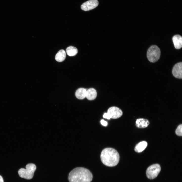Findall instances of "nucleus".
I'll use <instances>...</instances> for the list:
<instances>
[{
    "mask_svg": "<svg viewBox=\"0 0 182 182\" xmlns=\"http://www.w3.org/2000/svg\"><path fill=\"white\" fill-rule=\"evenodd\" d=\"M161 51L159 48L156 46L153 45L148 49L147 52V57L151 62H156L159 59Z\"/></svg>",
    "mask_w": 182,
    "mask_h": 182,
    "instance_id": "4",
    "label": "nucleus"
},
{
    "mask_svg": "<svg viewBox=\"0 0 182 182\" xmlns=\"http://www.w3.org/2000/svg\"><path fill=\"white\" fill-rule=\"evenodd\" d=\"M26 169L21 168L18 171L19 176L21 177L27 179H31L33 177L36 166L33 163H29L26 166Z\"/></svg>",
    "mask_w": 182,
    "mask_h": 182,
    "instance_id": "3",
    "label": "nucleus"
},
{
    "mask_svg": "<svg viewBox=\"0 0 182 182\" xmlns=\"http://www.w3.org/2000/svg\"><path fill=\"white\" fill-rule=\"evenodd\" d=\"M100 122L101 124L104 126H106L107 125V122L103 119Z\"/></svg>",
    "mask_w": 182,
    "mask_h": 182,
    "instance_id": "17",
    "label": "nucleus"
},
{
    "mask_svg": "<svg viewBox=\"0 0 182 182\" xmlns=\"http://www.w3.org/2000/svg\"><path fill=\"white\" fill-rule=\"evenodd\" d=\"M0 182H4L3 179L1 175H0Z\"/></svg>",
    "mask_w": 182,
    "mask_h": 182,
    "instance_id": "19",
    "label": "nucleus"
},
{
    "mask_svg": "<svg viewBox=\"0 0 182 182\" xmlns=\"http://www.w3.org/2000/svg\"><path fill=\"white\" fill-rule=\"evenodd\" d=\"M161 170L160 165L157 164H153L149 166L146 171L147 177L150 179H153L157 177Z\"/></svg>",
    "mask_w": 182,
    "mask_h": 182,
    "instance_id": "5",
    "label": "nucleus"
},
{
    "mask_svg": "<svg viewBox=\"0 0 182 182\" xmlns=\"http://www.w3.org/2000/svg\"><path fill=\"white\" fill-rule=\"evenodd\" d=\"M103 116L104 118L108 119H110V118L109 116L107 113H105L103 115Z\"/></svg>",
    "mask_w": 182,
    "mask_h": 182,
    "instance_id": "18",
    "label": "nucleus"
},
{
    "mask_svg": "<svg viewBox=\"0 0 182 182\" xmlns=\"http://www.w3.org/2000/svg\"><path fill=\"white\" fill-rule=\"evenodd\" d=\"M66 51L68 55L71 56L75 55L78 52L77 48L72 46L67 47L66 49Z\"/></svg>",
    "mask_w": 182,
    "mask_h": 182,
    "instance_id": "15",
    "label": "nucleus"
},
{
    "mask_svg": "<svg viewBox=\"0 0 182 182\" xmlns=\"http://www.w3.org/2000/svg\"><path fill=\"white\" fill-rule=\"evenodd\" d=\"M97 95V92L94 88H90L87 91L86 97L89 100H92L95 99Z\"/></svg>",
    "mask_w": 182,
    "mask_h": 182,
    "instance_id": "14",
    "label": "nucleus"
},
{
    "mask_svg": "<svg viewBox=\"0 0 182 182\" xmlns=\"http://www.w3.org/2000/svg\"><path fill=\"white\" fill-rule=\"evenodd\" d=\"M87 90L83 88H80L78 89L76 92L75 95L78 99H84L86 97Z\"/></svg>",
    "mask_w": 182,
    "mask_h": 182,
    "instance_id": "11",
    "label": "nucleus"
},
{
    "mask_svg": "<svg viewBox=\"0 0 182 182\" xmlns=\"http://www.w3.org/2000/svg\"><path fill=\"white\" fill-rule=\"evenodd\" d=\"M147 145V142L145 141H141L135 146V151L138 153L141 152L143 151L146 148Z\"/></svg>",
    "mask_w": 182,
    "mask_h": 182,
    "instance_id": "13",
    "label": "nucleus"
},
{
    "mask_svg": "<svg viewBox=\"0 0 182 182\" xmlns=\"http://www.w3.org/2000/svg\"><path fill=\"white\" fill-rule=\"evenodd\" d=\"M175 133L178 136H181L182 135V125H179L176 130Z\"/></svg>",
    "mask_w": 182,
    "mask_h": 182,
    "instance_id": "16",
    "label": "nucleus"
},
{
    "mask_svg": "<svg viewBox=\"0 0 182 182\" xmlns=\"http://www.w3.org/2000/svg\"><path fill=\"white\" fill-rule=\"evenodd\" d=\"M98 4L97 0H89L83 3L81 6V8L83 10L88 11L94 8Z\"/></svg>",
    "mask_w": 182,
    "mask_h": 182,
    "instance_id": "6",
    "label": "nucleus"
},
{
    "mask_svg": "<svg viewBox=\"0 0 182 182\" xmlns=\"http://www.w3.org/2000/svg\"><path fill=\"white\" fill-rule=\"evenodd\" d=\"M107 113L110 118L113 119H116L120 117L123 114L122 110L116 107L109 108L108 110Z\"/></svg>",
    "mask_w": 182,
    "mask_h": 182,
    "instance_id": "7",
    "label": "nucleus"
},
{
    "mask_svg": "<svg viewBox=\"0 0 182 182\" xmlns=\"http://www.w3.org/2000/svg\"><path fill=\"white\" fill-rule=\"evenodd\" d=\"M100 158L102 163L106 166L113 167L116 165L120 159L119 154L115 149L111 148H106L102 151Z\"/></svg>",
    "mask_w": 182,
    "mask_h": 182,
    "instance_id": "2",
    "label": "nucleus"
},
{
    "mask_svg": "<svg viewBox=\"0 0 182 182\" xmlns=\"http://www.w3.org/2000/svg\"><path fill=\"white\" fill-rule=\"evenodd\" d=\"M66 57V53L63 49H61L58 51L55 56V59L58 62H61L64 61Z\"/></svg>",
    "mask_w": 182,
    "mask_h": 182,
    "instance_id": "12",
    "label": "nucleus"
},
{
    "mask_svg": "<svg viewBox=\"0 0 182 182\" xmlns=\"http://www.w3.org/2000/svg\"><path fill=\"white\" fill-rule=\"evenodd\" d=\"M93 175L88 169L82 167L75 168L69 173V182H91Z\"/></svg>",
    "mask_w": 182,
    "mask_h": 182,
    "instance_id": "1",
    "label": "nucleus"
},
{
    "mask_svg": "<svg viewBox=\"0 0 182 182\" xmlns=\"http://www.w3.org/2000/svg\"><path fill=\"white\" fill-rule=\"evenodd\" d=\"M172 72L174 77L182 79V62H179L175 64L173 68Z\"/></svg>",
    "mask_w": 182,
    "mask_h": 182,
    "instance_id": "8",
    "label": "nucleus"
},
{
    "mask_svg": "<svg viewBox=\"0 0 182 182\" xmlns=\"http://www.w3.org/2000/svg\"><path fill=\"white\" fill-rule=\"evenodd\" d=\"M172 41L175 48L177 49L181 48L182 47V37L179 35H174L172 38Z\"/></svg>",
    "mask_w": 182,
    "mask_h": 182,
    "instance_id": "9",
    "label": "nucleus"
},
{
    "mask_svg": "<svg viewBox=\"0 0 182 182\" xmlns=\"http://www.w3.org/2000/svg\"><path fill=\"white\" fill-rule=\"evenodd\" d=\"M149 121L146 119L140 118L137 119L136 121V125L139 128H143L147 127L149 125Z\"/></svg>",
    "mask_w": 182,
    "mask_h": 182,
    "instance_id": "10",
    "label": "nucleus"
}]
</instances>
